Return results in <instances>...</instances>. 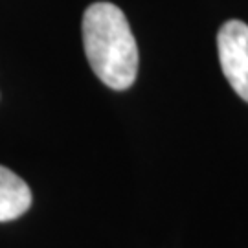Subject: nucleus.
Wrapping results in <instances>:
<instances>
[{
    "instance_id": "2",
    "label": "nucleus",
    "mask_w": 248,
    "mask_h": 248,
    "mask_svg": "<svg viewBox=\"0 0 248 248\" xmlns=\"http://www.w3.org/2000/svg\"><path fill=\"white\" fill-rule=\"evenodd\" d=\"M217 50L226 81L248 103V24L241 20L224 22L217 33Z\"/></svg>"
},
{
    "instance_id": "3",
    "label": "nucleus",
    "mask_w": 248,
    "mask_h": 248,
    "mask_svg": "<svg viewBox=\"0 0 248 248\" xmlns=\"http://www.w3.org/2000/svg\"><path fill=\"white\" fill-rule=\"evenodd\" d=\"M31 191L22 178L0 166V222L13 221L30 210Z\"/></svg>"
},
{
    "instance_id": "1",
    "label": "nucleus",
    "mask_w": 248,
    "mask_h": 248,
    "mask_svg": "<svg viewBox=\"0 0 248 248\" xmlns=\"http://www.w3.org/2000/svg\"><path fill=\"white\" fill-rule=\"evenodd\" d=\"M83 46L90 68L112 90L133 87L138 74V46L124 11L110 2H96L83 15Z\"/></svg>"
}]
</instances>
